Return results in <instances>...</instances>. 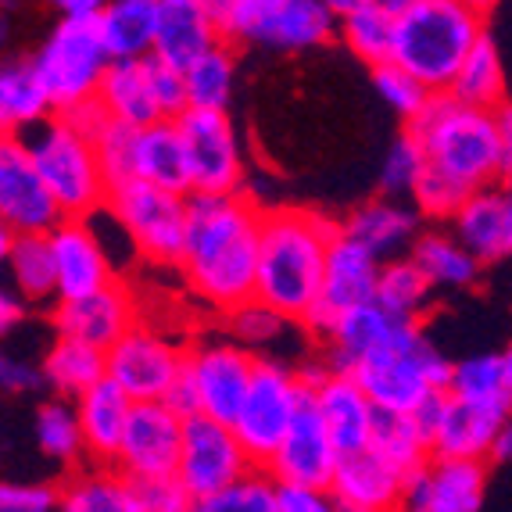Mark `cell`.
Instances as JSON below:
<instances>
[{
    "mask_svg": "<svg viewBox=\"0 0 512 512\" xmlns=\"http://www.w3.org/2000/svg\"><path fill=\"white\" fill-rule=\"evenodd\" d=\"M265 208L255 197H201L187 201V244L180 273L208 308L230 316L258 298V251Z\"/></svg>",
    "mask_w": 512,
    "mask_h": 512,
    "instance_id": "obj_1",
    "label": "cell"
},
{
    "mask_svg": "<svg viewBox=\"0 0 512 512\" xmlns=\"http://www.w3.org/2000/svg\"><path fill=\"white\" fill-rule=\"evenodd\" d=\"M341 226L312 208H265L258 251V301L305 326L323 301L326 255Z\"/></svg>",
    "mask_w": 512,
    "mask_h": 512,
    "instance_id": "obj_2",
    "label": "cell"
},
{
    "mask_svg": "<svg viewBox=\"0 0 512 512\" xmlns=\"http://www.w3.org/2000/svg\"><path fill=\"white\" fill-rule=\"evenodd\" d=\"M394 51L391 61L430 94H452L462 65L487 36L491 8L477 0H391Z\"/></svg>",
    "mask_w": 512,
    "mask_h": 512,
    "instance_id": "obj_3",
    "label": "cell"
},
{
    "mask_svg": "<svg viewBox=\"0 0 512 512\" xmlns=\"http://www.w3.org/2000/svg\"><path fill=\"white\" fill-rule=\"evenodd\" d=\"M405 133L423 147L427 169L459 183L466 194L502 183V147H498L495 111L459 104L452 94H434Z\"/></svg>",
    "mask_w": 512,
    "mask_h": 512,
    "instance_id": "obj_4",
    "label": "cell"
},
{
    "mask_svg": "<svg viewBox=\"0 0 512 512\" xmlns=\"http://www.w3.org/2000/svg\"><path fill=\"white\" fill-rule=\"evenodd\" d=\"M222 43H265L276 51H316L337 36L330 0H208Z\"/></svg>",
    "mask_w": 512,
    "mask_h": 512,
    "instance_id": "obj_5",
    "label": "cell"
},
{
    "mask_svg": "<svg viewBox=\"0 0 512 512\" xmlns=\"http://www.w3.org/2000/svg\"><path fill=\"white\" fill-rule=\"evenodd\" d=\"M18 140L29 151L43 183L51 187L65 219H90L94 212L108 208L111 187L104 180L94 140L83 137L69 119L54 115V119L18 133Z\"/></svg>",
    "mask_w": 512,
    "mask_h": 512,
    "instance_id": "obj_6",
    "label": "cell"
},
{
    "mask_svg": "<svg viewBox=\"0 0 512 512\" xmlns=\"http://www.w3.org/2000/svg\"><path fill=\"white\" fill-rule=\"evenodd\" d=\"M455 362L437 348L419 326L409 341L398 348L376 351L351 369V380L366 391L376 412H394V416H412L430 394L452 387Z\"/></svg>",
    "mask_w": 512,
    "mask_h": 512,
    "instance_id": "obj_7",
    "label": "cell"
},
{
    "mask_svg": "<svg viewBox=\"0 0 512 512\" xmlns=\"http://www.w3.org/2000/svg\"><path fill=\"white\" fill-rule=\"evenodd\" d=\"M29 61H33L47 97H51L54 115H69V111L97 101L111 54L104 47L97 22H65V18H58Z\"/></svg>",
    "mask_w": 512,
    "mask_h": 512,
    "instance_id": "obj_8",
    "label": "cell"
},
{
    "mask_svg": "<svg viewBox=\"0 0 512 512\" xmlns=\"http://www.w3.org/2000/svg\"><path fill=\"white\" fill-rule=\"evenodd\" d=\"M187 201L190 197L133 180L108 194V215L140 258L154 265H180L187 244Z\"/></svg>",
    "mask_w": 512,
    "mask_h": 512,
    "instance_id": "obj_9",
    "label": "cell"
},
{
    "mask_svg": "<svg viewBox=\"0 0 512 512\" xmlns=\"http://www.w3.org/2000/svg\"><path fill=\"white\" fill-rule=\"evenodd\" d=\"M301 391H305V384H301L294 366H287L283 359H269V355L258 359L244 409L233 423L244 452L258 470H265L280 452L283 437L294 423V412H298Z\"/></svg>",
    "mask_w": 512,
    "mask_h": 512,
    "instance_id": "obj_10",
    "label": "cell"
},
{
    "mask_svg": "<svg viewBox=\"0 0 512 512\" xmlns=\"http://www.w3.org/2000/svg\"><path fill=\"white\" fill-rule=\"evenodd\" d=\"M255 366L258 355L240 348L226 333L197 337L194 344H187V376L194 380L201 398V416L233 427L255 380Z\"/></svg>",
    "mask_w": 512,
    "mask_h": 512,
    "instance_id": "obj_11",
    "label": "cell"
},
{
    "mask_svg": "<svg viewBox=\"0 0 512 512\" xmlns=\"http://www.w3.org/2000/svg\"><path fill=\"white\" fill-rule=\"evenodd\" d=\"M187 369V344H176L154 326H133L108 351V380L133 398V405L165 402V394Z\"/></svg>",
    "mask_w": 512,
    "mask_h": 512,
    "instance_id": "obj_12",
    "label": "cell"
},
{
    "mask_svg": "<svg viewBox=\"0 0 512 512\" xmlns=\"http://www.w3.org/2000/svg\"><path fill=\"white\" fill-rule=\"evenodd\" d=\"M183 144L190 158V183L201 197L244 194V151H240L237 126L219 111H187L180 122ZM190 194V197H194Z\"/></svg>",
    "mask_w": 512,
    "mask_h": 512,
    "instance_id": "obj_13",
    "label": "cell"
},
{
    "mask_svg": "<svg viewBox=\"0 0 512 512\" xmlns=\"http://www.w3.org/2000/svg\"><path fill=\"white\" fill-rule=\"evenodd\" d=\"M251 470H258V466L248 459L233 427L215 423L208 416H194L183 423V455L176 477L187 484V491L197 502L226 491L240 477H248Z\"/></svg>",
    "mask_w": 512,
    "mask_h": 512,
    "instance_id": "obj_14",
    "label": "cell"
},
{
    "mask_svg": "<svg viewBox=\"0 0 512 512\" xmlns=\"http://www.w3.org/2000/svg\"><path fill=\"white\" fill-rule=\"evenodd\" d=\"M337 470H341V452H337V444H333L330 430H326V423H323L316 391L305 384L291 430L283 437L276 459L265 466V473H269L276 484L330 491L333 480H337Z\"/></svg>",
    "mask_w": 512,
    "mask_h": 512,
    "instance_id": "obj_15",
    "label": "cell"
},
{
    "mask_svg": "<svg viewBox=\"0 0 512 512\" xmlns=\"http://www.w3.org/2000/svg\"><path fill=\"white\" fill-rule=\"evenodd\" d=\"M0 222L11 233H47V237L65 222V212L18 137H4L0 144Z\"/></svg>",
    "mask_w": 512,
    "mask_h": 512,
    "instance_id": "obj_16",
    "label": "cell"
},
{
    "mask_svg": "<svg viewBox=\"0 0 512 512\" xmlns=\"http://www.w3.org/2000/svg\"><path fill=\"white\" fill-rule=\"evenodd\" d=\"M183 455V419L165 402L133 405L115 470L129 480L176 477Z\"/></svg>",
    "mask_w": 512,
    "mask_h": 512,
    "instance_id": "obj_17",
    "label": "cell"
},
{
    "mask_svg": "<svg viewBox=\"0 0 512 512\" xmlns=\"http://www.w3.org/2000/svg\"><path fill=\"white\" fill-rule=\"evenodd\" d=\"M51 323L58 330V337H72V341L90 344V348L108 355L133 326H140V319L137 301H133L126 283L119 280L111 283L108 291H97L90 298L58 301L51 312Z\"/></svg>",
    "mask_w": 512,
    "mask_h": 512,
    "instance_id": "obj_18",
    "label": "cell"
},
{
    "mask_svg": "<svg viewBox=\"0 0 512 512\" xmlns=\"http://www.w3.org/2000/svg\"><path fill=\"white\" fill-rule=\"evenodd\" d=\"M54 265H58V298L79 301L97 291H108L115 280V265L108 258V248L94 233L90 219H65L51 233Z\"/></svg>",
    "mask_w": 512,
    "mask_h": 512,
    "instance_id": "obj_19",
    "label": "cell"
},
{
    "mask_svg": "<svg viewBox=\"0 0 512 512\" xmlns=\"http://www.w3.org/2000/svg\"><path fill=\"white\" fill-rule=\"evenodd\" d=\"M416 330L419 323H402V319H394L391 312H384L373 301V305H362L355 312H344L333 337L323 344V359L330 366V373L351 376V369L359 366L362 359H369L376 351L398 348Z\"/></svg>",
    "mask_w": 512,
    "mask_h": 512,
    "instance_id": "obj_20",
    "label": "cell"
},
{
    "mask_svg": "<svg viewBox=\"0 0 512 512\" xmlns=\"http://www.w3.org/2000/svg\"><path fill=\"white\" fill-rule=\"evenodd\" d=\"M462 248L480 265H502L512 258V201L505 183L484 187L448 222Z\"/></svg>",
    "mask_w": 512,
    "mask_h": 512,
    "instance_id": "obj_21",
    "label": "cell"
},
{
    "mask_svg": "<svg viewBox=\"0 0 512 512\" xmlns=\"http://www.w3.org/2000/svg\"><path fill=\"white\" fill-rule=\"evenodd\" d=\"M423 215L416 212L412 201H394V197H369L366 205H359L348 219L341 222V233L351 240H359L362 248L373 251L380 262H394V258L412 255V244L419 240Z\"/></svg>",
    "mask_w": 512,
    "mask_h": 512,
    "instance_id": "obj_22",
    "label": "cell"
},
{
    "mask_svg": "<svg viewBox=\"0 0 512 512\" xmlns=\"http://www.w3.org/2000/svg\"><path fill=\"white\" fill-rule=\"evenodd\" d=\"M219 43L222 36L212 22L208 0H158V40H154L158 61L187 72Z\"/></svg>",
    "mask_w": 512,
    "mask_h": 512,
    "instance_id": "obj_23",
    "label": "cell"
},
{
    "mask_svg": "<svg viewBox=\"0 0 512 512\" xmlns=\"http://www.w3.org/2000/svg\"><path fill=\"white\" fill-rule=\"evenodd\" d=\"M380 269H384V262L373 251L362 248L359 240L337 233V240L330 244V255H326V280L319 305L333 316L373 305L376 287H380Z\"/></svg>",
    "mask_w": 512,
    "mask_h": 512,
    "instance_id": "obj_24",
    "label": "cell"
},
{
    "mask_svg": "<svg viewBox=\"0 0 512 512\" xmlns=\"http://www.w3.org/2000/svg\"><path fill=\"white\" fill-rule=\"evenodd\" d=\"M509 416L512 409H502V405H473L448 394L444 423L430 444V455L444 462H487L498 430Z\"/></svg>",
    "mask_w": 512,
    "mask_h": 512,
    "instance_id": "obj_25",
    "label": "cell"
},
{
    "mask_svg": "<svg viewBox=\"0 0 512 512\" xmlns=\"http://www.w3.org/2000/svg\"><path fill=\"white\" fill-rule=\"evenodd\" d=\"M312 391H316L323 423L330 430L341 459L369 452V441H373V427H376V405L366 398V391L351 376H337V373H330Z\"/></svg>",
    "mask_w": 512,
    "mask_h": 512,
    "instance_id": "obj_26",
    "label": "cell"
},
{
    "mask_svg": "<svg viewBox=\"0 0 512 512\" xmlns=\"http://www.w3.org/2000/svg\"><path fill=\"white\" fill-rule=\"evenodd\" d=\"M79 423H83L86 437V462L90 466H111L119 459L122 437H126L129 416H133V398L122 391L119 384L101 380L97 387L83 394L76 402Z\"/></svg>",
    "mask_w": 512,
    "mask_h": 512,
    "instance_id": "obj_27",
    "label": "cell"
},
{
    "mask_svg": "<svg viewBox=\"0 0 512 512\" xmlns=\"http://www.w3.org/2000/svg\"><path fill=\"white\" fill-rule=\"evenodd\" d=\"M0 255L8 262V287L29 305H58V265L47 233H11L0 226Z\"/></svg>",
    "mask_w": 512,
    "mask_h": 512,
    "instance_id": "obj_28",
    "label": "cell"
},
{
    "mask_svg": "<svg viewBox=\"0 0 512 512\" xmlns=\"http://www.w3.org/2000/svg\"><path fill=\"white\" fill-rule=\"evenodd\" d=\"M402 473L391 470L373 452H359L341 459L333 480V498L344 512H398L402 509Z\"/></svg>",
    "mask_w": 512,
    "mask_h": 512,
    "instance_id": "obj_29",
    "label": "cell"
},
{
    "mask_svg": "<svg viewBox=\"0 0 512 512\" xmlns=\"http://www.w3.org/2000/svg\"><path fill=\"white\" fill-rule=\"evenodd\" d=\"M337 11V36L369 69L391 65L394 51V4L391 0H330Z\"/></svg>",
    "mask_w": 512,
    "mask_h": 512,
    "instance_id": "obj_30",
    "label": "cell"
},
{
    "mask_svg": "<svg viewBox=\"0 0 512 512\" xmlns=\"http://www.w3.org/2000/svg\"><path fill=\"white\" fill-rule=\"evenodd\" d=\"M137 180L169 190V194H180V197L194 194L187 144H183V133L176 122H154V126L140 129Z\"/></svg>",
    "mask_w": 512,
    "mask_h": 512,
    "instance_id": "obj_31",
    "label": "cell"
},
{
    "mask_svg": "<svg viewBox=\"0 0 512 512\" xmlns=\"http://www.w3.org/2000/svg\"><path fill=\"white\" fill-rule=\"evenodd\" d=\"M97 104L108 111L111 122H122V126L133 129L165 122L151 94L147 61H111L101 79V90H97Z\"/></svg>",
    "mask_w": 512,
    "mask_h": 512,
    "instance_id": "obj_32",
    "label": "cell"
},
{
    "mask_svg": "<svg viewBox=\"0 0 512 512\" xmlns=\"http://www.w3.org/2000/svg\"><path fill=\"white\" fill-rule=\"evenodd\" d=\"M111 61L154 58L158 40V0H111L97 22Z\"/></svg>",
    "mask_w": 512,
    "mask_h": 512,
    "instance_id": "obj_33",
    "label": "cell"
},
{
    "mask_svg": "<svg viewBox=\"0 0 512 512\" xmlns=\"http://www.w3.org/2000/svg\"><path fill=\"white\" fill-rule=\"evenodd\" d=\"M43 376H47V391L54 398H69L79 402L90 387L108 380V355L90 344H79L72 337H54L51 348L43 351Z\"/></svg>",
    "mask_w": 512,
    "mask_h": 512,
    "instance_id": "obj_34",
    "label": "cell"
},
{
    "mask_svg": "<svg viewBox=\"0 0 512 512\" xmlns=\"http://www.w3.org/2000/svg\"><path fill=\"white\" fill-rule=\"evenodd\" d=\"M412 262L427 273L434 291H466V287H473L480 280V269H484L455 240V233L448 226H430V230L419 233V240L412 244Z\"/></svg>",
    "mask_w": 512,
    "mask_h": 512,
    "instance_id": "obj_35",
    "label": "cell"
},
{
    "mask_svg": "<svg viewBox=\"0 0 512 512\" xmlns=\"http://www.w3.org/2000/svg\"><path fill=\"white\" fill-rule=\"evenodd\" d=\"M54 119V104L36 76L33 61H11L0 72V126L4 137H18L40 122Z\"/></svg>",
    "mask_w": 512,
    "mask_h": 512,
    "instance_id": "obj_36",
    "label": "cell"
},
{
    "mask_svg": "<svg viewBox=\"0 0 512 512\" xmlns=\"http://www.w3.org/2000/svg\"><path fill=\"white\" fill-rule=\"evenodd\" d=\"M58 512H144L133 484L111 466H79L61 480Z\"/></svg>",
    "mask_w": 512,
    "mask_h": 512,
    "instance_id": "obj_37",
    "label": "cell"
},
{
    "mask_svg": "<svg viewBox=\"0 0 512 512\" xmlns=\"http://www.w3.org/2000/svg\"><path fill=\"white\" fill-rule=\"evenodd\" d=\"M33 437L36 448H40L43 459L58 462V466H90L86 462V437H83V423H79V409L69 398H43L40 409L33 416Z\"/></svg>",
    "mask_w": 512,
    "mask_h": 512,
    "instance_id": "obj_38",
    "label": "cell"
},
{
    "mask_svg": "<svg viewBox=\"0 0 512 512\" xmlns=\"http://www.w3.org/2000/svg\"><path fill=\"white\" fill-rule=\"evenodd\" d=\"M452 97L459 104H470V108H480V111H498L509 101L502 51H498V43L491 33H487L484 40L473 47L470 58H466L459 79H455V86H452Z\"/></svg>",
    "mask_w": 512,
    "mask_h": 512,
    "instance_id": "obj_39",
    "label": "cell"
},
{
    "mask_svg": "<svg viewBox=\"0 0 512 512\" xmlns=\"http://www.w3.org/2000/svg\"><path fill=\"white\" fill-rule=\"evenodd\" d=\"M430 301H434V283L427 280V273L412 262V255L384 262L380 269V287H376V305L391 312L402 323H419L427 316Z\"/></svg>",
    "mask_w": 512,
    "mask_h": 512,
    "instance_id": "obj_40",
    "label": "cell"
},
{
    "mask_svg": "<svg viewBox=\"0 0 512 512\" xmlns=\"http://www.w3.org/2000/svg\"><path fill=\"white\" fill-rule=\"evenodd\" d=\"M187 101L190 111H219L230 115L233 90H237V51L230 43H219L205 58H197L187 72Z\"/></svg>",
    "mask_w": 512,
    "mask_h": 512,
    "instance_id": "obj_41",
    "label": "cell"
},
{
    "mask_svg": "<svg viewBox=\"0 0 512 512\" xmlns=\"http://www.w3.org/2000/svg\"><path fill=\"white\" fill-rule=\"evenodd\" d=\"M434 487L430 502L423 512H480L487 487V466L484 462H430Z\"/></svg>",
    "mask_w": 512,
    "mask_h": 512,
    "instance_id": "obj_42",
    "label": "cell"
},
{
    "mask_svg": "<svg viewBox=\"0 0 512 512\" xmlns=\"http://www.w3.org/2000/svg\"><path fill=\"white\" fill-rule=\"evenodd\" d=\"M369 452H373L376 459H384L387 466L398 470L402 477H409V473L423 470L427 462H434L427 437L416 430L412 416H394V412H376Z\"/></svg>",
    "mask_w": 512,
    "mask_h": 512,
    "instance_id": "obj_43",
    "label": "cell"
},
{
    "mask_svg": "<svg viewBox=\"0 0 512 512\" xmlns=\"http://www.w3.org/2000/svg\"><path fill=\"white\" fill-rule=\"evenodd\" d=\"M448 394L459 398V402L502 405V409H512L502 351H477V355H466V359L455 362Z\"/></svg>",
    "mask_w": 512,
    "mask_h": 512,
    "instance_id": "obj_44",
    "label": "cell"
},
{
    "mask_svg": "<svg viewBox=\"0 0 512 512\" xmlns=\"http://www.w3.org/2000/svg\"><path fill=\"white\" fill-rule=\"evenodd\" d=\"M427 172V154L409 133L394 137V144L387 147L384 165H380V197H394V201H412L419 180Z\"/></svg>",
    "mask_w": 512,
    "mask_h": 512,
    "instance_id": "obj_45",
    "label": "cell"
},
{
    "mask_svg": "<svg viewBox=\"0 0 512 512\" xmlns=\"http://www.w3.org/2000/svg\"><path fill=\"white\" fill-rule=\"evenodd\" d=\"M222 323H226V337L237 341L240 348H248L251 355L273 348V344L283 337V330L291 326L276 308H269L258 298L248 301V305H240L237 312H230V316H222ZM258 359H262V355H258Z\"/></svg>",
    "mask_w": 512,
    "mask_h": 512,
    "instance_id": "obj_46",
    "label": "cell"
},
{
    "mask_svg": "<svg viewBox=\"0 0 512 512\" xmlns=\"http://www.w3.org/2000/svg\"><path fill=\"white\" fill-rule=\"evenodd\" d=\"M280 484L265 470H251L226 491L201 498L194 512H280Z\"/></svg>",
    "mask_w": 512,
    "mask_h": 512,
    "instance_id": "obj_47",
    "label": "cell"
},
{
    "mask_svg": "<svg viewBox=\"0 0 512 512\" xmlns=\"http://www.w3.org/2000/svg\"><path fill=\"white\" fill-rule=\"evenodd\" d=\"M137 137H140V129L122 126V122H108V126L97 133L94 147H97V158H101L104 180H108L111 190L137 180Z\"/></svg>",
    "mask_w": 512,
    "mask_h": 512,
    "instance_id": "obj_48",
    "label": "cell"
},
{
    "mask_svg": "<svg viewBox=\"0 0 512 512\" xmlns=\"http://www.w3.org/2000/svg\"><path fill=\"white\" fill-rule=\"evenodd\" d=\"M373 86L376 94L384 97V104L394 111V115H402L405 122H412L419 115V111L430 104V90L419 79H412L405 69H398V65H380V69H373Z\"/></svg>",
    "mask_w": 512,
    "mask_h": 512,
    "instance_id": "obj_49",
    "label": "cell"
},
{
    "mask_svg": "<svg viewBox=\"0 0 512 512\" xmlns=\"http://www.w3.org/2000/svg\"><path fill=\"white\" fill-rule=\"evenodd\" d=\"M129 484H133V495H137L144 512H194L197 509V498L190 495L180 477H144V480H129Z\"/></svg>",
    "mask_w": 512,
    "mask_h": 512,
    "instance_id": "obj_50",
    "label": "cell"
},
{
    "mask_svg": "<svg viewBox=\"0 0 512 512\" xmlns=\"http://www.w3.org/2000/svg\"><path fill=\"white\" fill-rule=\"evenodd\" d=\"M147 76H151V94H154L158 111H162V119L180 122L190 111L187 79H183V72L172 69V65H165V61H158V58H147Z\"/></svg>",
    "mask_w": 512,
    "mask_h": 512,
    "instance_id": "obj_51",
    "label": "cell"
},
{
    "mask_svg": "<svg viewBox=\"0 0 512 512\" xmlns=\"http://www.w3.org/2000/svg\"><path fill=\"white\" fill-rule=\"evenodd\" d=\"M61 509V484H43V480H29V484H8L0 487V512H58Z\"/></svg>",
    "mask_w": 512,
    "mask_h": 512,
    "instance_id": "obj_52",
    "label": "cell"
},
{
    "mask_svg": "<svg viewBox=\"0 0 512 512\" xmlns=\"http://www.w3.org/2000/svg\"><path fill=\"white\" fill-rule=\"evenodd\" d=\"M0 387L8 394H40L47 391V376H43L40 362L29 359H4L0 362Z\"/></svg>",
    "mask_w": 512,
    "mask_h": 512,
    "instance_id": "obj_53",
    "label": "cell"
},
{
    "mask_svg": "<svg viewBox=\"0 0 512 512\" xmlns=\"http://www.w3.org/2000/svg\"><path fill=\"white\" fill-rule=\"evenodd\" d=\"M276 498H280V512H344L333 491H319V487L280 484Z\"/></svg>",
    "mask_w": 512,
    "mask_h": 512,
    "instance_id": "obj_54",
    "label": "cell"
},
{
    "mask_svg": "<svg viewBox=\"0 0 512 512\" xmlns=\"http://www.w3.org/2000/svg\"><path fill=\"white\" fill-rule=\"evenodd\" d=\"M444 409H448V391H437V394H430L427 402L419 405L416 412H412V423H416L419 434L427 437V444H434L437 430H441V423H444Z\"/></svg>",
    "mask_w": 512,
    "mask_h": 512,
    "instance_id": "obj_55",
    "label": "cell"
},
{
    "mask_svg": "<svg viewBox=\"0 0 512 512\" xmlns=\"http://www.w3.org/2000/svg\"><path fill=\"white\" fill-rule=\"evenodd\" d=\"M165 405H169L176 416L187 423V419H194V416H201V398H197V387H194V380L187 376V369H183V376L172 384V391L165 394Z\"/></svg>",
    "mask_w": 512,
    "mask_h": 512,
    "instance_id": "obj_56",
    "label": "cell"
},
{
    "mask_svg": "<svg viewBox=\"0 0 512 512\" xmlns=\"http://www.w3.org/2000/svg\"><path fill=\"white\" fill-rule=\"evenodd\" d=\"M61 119H69L72 126L83 133V137H90V140H97V133H101L104 126H108V111L101 108L97 101H90V104H83V108H76V111H69V115H61Z\"/></svg>",
    "mask_w": 512,
    "mask_h": 512,
    "instance_id": "obj_57",
    "label": "cell"
},
{
    "mask_svg": "<svg viewBox=\"0 0 512 512\" xmlns=\"http://www.w3.org/2000/svg\"><path fill=\"white\" fill-rule=\"evenodd\" d=\"M498 119V147H502V183L512 180V101L495 111Z\"/></svg>",
    "mask_w": 512,
    "mask_h": 512,
    "instance_id": "obj_58",
    "label": "cell"
},
{
    "mask_svg": "<svg viewBox=\"0 0 512 512\" xmlns=\"http://www.w3.org/2000/svg\"><path fill=\"white\" fill-rule=\"evenodd\" d=\"M104 15V0H61L58 18L65 22H101Z\"/></svg>",
    "mask_w": 512,
    "mask_h": 512,
    "instance_id": "obj_59",
    "label": "cell"
},
{
    "mask_svg": "<svg viewBox=\"0 0 512 512\" xmlns=\"http://www.w3.org/2000/svg\"><path fill=\"white\" fill-rule=\"evenodd\" d=\"M26 316H29V301L8 287V291L0 294V326H4V330H15L18 323H26Z\"/></svg>",
    "mask_w": 512,
    "mask_h": 512,
    "instance_id": "obj_60",
    "label": "cell"
},
{
    "mask_svg": "<svg viewBox=\"0 0 512 512\" xmlns=\"http://www.w3.org/2000/svg\"><path fill=\"white\" fill-rule=\"evenodd\" d=\"M512 459V416L502 423L495 437V448H491V462H509Z\"/></svg>",
    "mask_w": 512,
    "mask_h": 512,
    "instance_id": "obj_61",
    "label": "cell"
},
{
    "mask_svg": "<svg viewBox=\"0 0 512 512\" xmlns=\"http://www.w3.org/2000/svg\"><path fill=\"white\" fill-rule=\"evenodd\" d=\"M502 362H505V380H509V402H512V341H509V348L502 351Z\"/></svg>",
    "mask_w": 512,
    "mask_h": 512,
    "instance_id": "obj_62",
    "label": "cell"
},
{
    "mask_svg": "<svg viewBox=\"0 0 512 512\" xmlns=\"http://www.w3.org/2000/svg\"><path fill=\"white\" fill-rule=\"evenodd\" d=\"M505 190H509V201H512V180H509V183H505Z\"/></svg>",
    "mask_w": 512,
    "mask_h": 512,
    "instance_id": "obj_63",
    "label": "cell"
}]
</instances>
